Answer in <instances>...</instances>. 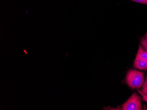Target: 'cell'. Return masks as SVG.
<instances>
[{
  "label": "cell",
  "mask_w": 147,
  "mask_h": 110,
  "mask_svg": "<svg viewBox=\"0 0 147 110\" xmlns=\"http://www.w3.org/2000/svg\"><path fill=\"white\" fill-rule=\"evenodd\" d=\"M136 56L142 59L147 61V51H145L141 45L139 47Z\"/></svg>",
  "instance_id": "277c9868"
},
{
  "label": "cell",
  "mask_w": 147,
  "mask_h": 110,
  "mask_svg": "<svg viewBox=\"0 0 147 110\" xmlns=\"http://www.w3.org/2000/svg\"><path fill=\"white\" fill-rule=\"evenodd\" d=\"M141 44L143 48L145 51H147V33L145 36L142 39L141 41Z\"/></svg>",
  "instance_id": "5b68a950"
},
{
  "label": "cell",
  "mask_w": 147,
  "mask_h": 110,
  "mask_svg": "<svg viewBox=\"0 0 147 110\" xmlns=\"http://www.w3.org/2000/svg\"><path fill=\"white\" fill-rule=\"evenodd\" d=\"M138 92L141 94V95H142V100H143V101H146L147 103V96H146V95L144 94L142 91H140V90H138Z\"/></svg>",
  "instance_id": "52a82bcc"
},
{
  "label": "cell",
  "mask_w": 147,
  "mask_h": 110,
  "mask_svg": "<svg viewBox=\"0 0 147 110\" xmlns=\"http://www.w3.org/2000/svg\"><path fill=\"white\" fill-rule=\"evenodd\" d=\"M142 92L144 94L147 96V76L146 77L145 81H144L143 85L142 88Z\"/></svg>",
  "instance_id": "8992f818"
},
{
  "label": "cell",
  "mask_w": 147,
  "mask_h": 110,
  "mask_svg": "<svg viewBox=\"0 0 147 110\" xmlns=\"http://www.w3.org/2000/svg\"><path fill=\"white\" fill-rule=\"evenodd\" d=\"M134 66V68L141 70L147 71V61L136 56Z\"/></svg>",
  "instance_id": "3957f363"
},
{
  "label": "cell",
  "mask_w": 147,
  "mask_h": 110,
  "mask_svg": "<svg viewBox=\"0 0 147 110\" xmlns=\"http://www.w3.org/2000/svg\"><path fill=\"white\" fill-rule=\"evenodd\" d=\"M123 110H143L141 104V97L134 93L122 105Z\"/></svg>",
  "instance_id": "7a4b0ae2"
},
{
  "label": "cell",
  "mask_w": 147,
  "mask_h": 110,
  "mask_svg": "<svg viewBox=\"0 0 147 110\" xmlns=\"http://www.w3.org/2000/svg\"><path fill=\"white\" fill-rule=\"evenodd\" d=\"M132 1H135V2H138V3L147 5V0H132Z\"/></svg>",
  "instance_id": "ba28073f"
},
{
  "label": "cell",
  "mask_w": 147,
  "mask_h": 110,
  "mask_svg": "<svg viewBox=\"0 0 147 110\" xmlns=\"http://www.w3.org/2000/svg\"><path fill=\"white\" fill-rule=\"evenodd\" d=\"M144 80V73L136 70H130L126 76V83L132 89L142 87Z\"/></svg>",
  "instance_id": "6da1fadb"
}]
</instances>
